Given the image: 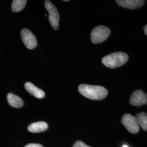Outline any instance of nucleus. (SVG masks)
Returning <instances> with one entry per match:
<instances>
[{
  "label": "nucleus",
  "mask_w": 147,
  "mask_h": 147,
  "mask_svg": "<svg viewBox=\"0 0 147 147\" xmlns=\"http://www.w3.org/2000/svg\"><path fill=\"white\" fill-rule=\"evenodd\" d=\"M78 90L80 94L91 100H102L108 94L107 90L101 86L81 84Z\"/></svg>",
  "instance_id": "nucleus-1"
},
{
  "label": "nucleus",
  "mask_w": 147,
  "mask_h": 147,
  "mask_svg": "<svg viewBox=\"0 0 147 147\" xmlns=\"http://www.w3.org/2000/svg\"><path fill=\"white\" fill-rule=\"evenodd\" d=\"M126 53L116 52L104 57L101 62L106 67L110 68H116L124 65L128 60Z\"/></svg>",
  "instance_id": "nucleus-2"
},
{
  "label": "nucleus",
  "mask_w": 147,
  "mask_h": 147,
  "mask_svg": "<svg viewBox=\"0 0 147 147\" xmlns=\"http://www.w3.org/2000/svg\"><path fill=\"white\" fill-rule=\"evenodd\" d=\"M110 29L105 26H98L92 30L90 34L91 41L93 44L103 42L109 37Z\"/></svg>",
  "instance_id": "nucleus-3"
},
{
  "label": "nucleus",
  "mask_w": 147,
  "mask_h": 147,
  "mask_svg": "<svg viewBox=\"0 0 147 147\" xmlns=\"http://www.w3.org/2000/svg\"><path fill=\"white\" fill-rule=\"evenodd\" d=\"M45 7L49 13V20L51 26L55 30L59 28V15L56 7L50 1L45 2Z\"/></svg>",
  "instance_id": "nucleus-4"
},
{
  "label": "nucleus",
  "mask_w": 147,
  "mask_h": 147,
  "mask_svg": "<svg viewBox=\"0 0 147 147\" xmlns=\"http://www.w3.org/2000/svg\"><path fill=\"white\" fill-rule=\"evenodd\" d=\"M121 123L126 129L131 133L136 134L140 130V126L135 117L130 114L127 113L123 116Z\"/></svg>",
  "instance_id": "nucleus-5"
},
{
  "label": "nucleus",
  "mask_w": 147,
  "mask_h": 147,
  "mask_svg": "<svg viewBox=\"0 0 147 147\" xmlns=\"http://www.w3.org/2000/svg\"><path fill=\"white\" fill-rule=\"evenodd\" d=\"M21 38L26 47L28 49H33L37 45V39L35 36L27 28L21 31Z\"/></svg>",
  "instance_id": "nucleus-6"
},
{
  "label": "nucleus",
  "mask_w": 147,
  "mask_h": 147,
  "mask_svg": "<svg viewBox=\"0 0 147 147\" xmlns=\"http://www.w3.org/2000/svg\"><path fill=\"white\" fill-rule=\"evenodd\" d=\"M147 102V94L141 90H136L131 95L130 103L132 106H140L146 104Z\"/></svg>",
  "instance_id": "nucleus-7"
},
{
  "label": "nucleus",
  "mask_w": 147,
  "mask_h": 147,
  "mask_svg": "<svg viewBox=\"0 0 147 147\" xmlns=\"http://www.w3.org/2000/svg\"><path fill=\"white\" fill-rule=\"evenodd\" d=\"M116 2L121 7L130 9L138 8L145 2L143 0H117Z\"/></svg>",
  "instance_id": "nucleus-8"
},
{
  "label": "nucleus",
  "mask_w": 147,
  "mask_h": 147,
  "mask_svg": "<svg viewBox=\"0 0 147 147\" xmlns=\"http://www.w3.org/2000/svg\"><path fill=\"white\" fill-rule=\"evenodd\" d=\"M25 88L28 92L37 98L42 99L45 96V94L44 92L42 89L38 88L35 85L32 84L31 82H26L25 84Z\"/></svg>",
  "instance_id": "nucleus-9"
},
{
  "label": "nucleus",
  "mask_w": 147,
  "mask_h": 147,
  "mask_svg": "<svg viewBox=\"0 0 147 147\" xmlns=\"http://www.w3.org/2000/svg\"><path fill=\"white\" fill-rule=\"evenodd\" d=\"M48 124L45 121H38L32 123L28 126V130L32 133H38L47 130Z\"/></svg>",
  "instance_id": "nucleus-10"
},
{
  "label": "nucleus",
  "mask_w": 147,
  "mask_h": 147,
  "mask_svg": "<svg viewBox=\"0 0 147 147\" xmlns=\"http://www.w3.org/2000/svg\"><path fill=\"white\" fill-rule=\"evenodd\" d=\"M7 101L11 106L15 108H20L24 105L23 100L21 99V98L13 93L8 94Z\"/></svg>",
  "instance_id": "nucleus-11"
},
{
  "label": "nucleus",
  "mask_w": 147,
  "mask_h": 147,
  "mask_svg": "<svg viewBox=\"0 0 147 147\" xmlns=\"http://www.w3.org/2000/svg\"><path fill=\"white\" fill-rule=\"evenodd\" d=\"M139 126H141L142 129L147 131V116L144 112H140L135 117Z\"/></svg>",
  "instance_id": "nucleus-12"
},
{
  "label": "nucleus",
  "mask_w": 147,
  "mask_h": 147,
  "mask_svg": "<svg viewBox=\"0 0 147 147\" xmlns=\"http://www.w3.org/2000/svg\"><path fill=\"white\" fill-rule=\"evenodd\" d=\"M26 3V0H14L11 4V10L13 12H19L25 8Z\"/></svg>",
  "instance_id": "nucleus-13"
},
{
  "label": "nucleus",
  "mask_w": 147,
  "mask_h": 147,
  "mask_svg": "<svg viewBox=\"0 0 147 147\" xmlns=\"http://www.w3.org/2000/svg\"><path fill=\"white\" fill-rule=\"evenodd\" d=\"M73 147H91L86 144L84 142L81 141H78L74 144Z\"/></svg>",
  "instance_id": "nucleus-14"
},
{
  "label": "nucleus",
  "mask_w": 147,
  "mask_h": 147,
  "mask_svg": "<svg viewBox=\"0 0 147 147\" xmlns=\"http://www.w3.org/2000/svg\"><path fill=\"white\" fill-rule=\"evenodd\" d=\"M25 147H44L42 144L38 143H30Z\"/></svg>",
  "instance_id": "nucleus-15"
},
{
  "label": "nucleus",
  "mask_w": 147,
  "mask_h": 147,
  "mask_svg": "<svg viewBox=\"0 0 147 147\" xmlns=\"http://www.w3.org/2000/svg\"><path fill=\"white\" fill-rule=\"evenodd\" d=\"M144 33H145V34L147 36V25H145L144 27Z\"/></svg>",
  "instance_id": "nucleus-16"
},
{
  "label": "nucleus",
  "mask_w": 147,
  "mask_h": 147,
  "mask_svg": "<svg viewBox=\"0 0 147 147\" xmlns=\"http://www.w3.org/2000/svg\"><path fill=\"white\" fill-rule=\"evenodd\" d=\"M65 1V2H68V0H64V1Z\"/></svg>",
  "instance_id": "nucleus-17"
},
{
  "label": "nucleus",
  "mask_w": 147,
  "mask_h": 147,
  "mask_svg": "<svg viewBox=\"0 0 147 147\" xmlns=\"http://www.w3.org/2000/svg\"><path fill=\"white\" fill-rule=\"evenodd\" d=\"M123 147H127V146H123Z\"/></svg>",
  "instance_id": "nucleus-18"
}]
</instances>
